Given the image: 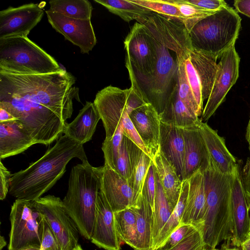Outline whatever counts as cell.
<instances>
[{
	"label": "cell",
	"mask_w": 250,
	"mask_h": 250,
	"mask_svg": "<svg viewBox=\"0 0 250 250\" xmlns=\"http://www.w3.org/2000/svg\"><path fill=\"white\" fill-rule=\"evenodd\" d=\"M12 174L0 162V199L4 200L8 193Z\"/></svg>",
	"instance_id": "7dc6e473"
},
{
	"label": "cell",
	"mask_w": 250,
	"mask_h": 250,
	"mask_svg": "<svg viewBox=\"0 0 250 250\" xmlns=\"http://www.w3.org/2000/svg\"><path fill=\"white\" fill-rule=\"evenodd\" d=\"M157 62L154 72L146 77L129 76L131 86L159 115L164 110L178 84V65L170 50L155 40Z\"/></svg>",
	"instance_id": "52a82bcc"
},
{
	"label": "cell",
	"mask_w": 250,
	"mask_h": 250,
	"mask_svg": "<svg viewBox=\"0 0 250 250\" xmlns=\"http://www.w3.org/2000/svg\"><path fill=\"white\" fill-rule=\"evenodd\" d=\"M205 250H212L211 249H209L208 248H207Z\"/></svg>",
	"instance_id": "680465c9"
},
{
	"label": "cell",
	"mask_w": 250,
	"mask_h": 250,
	"mask_svg": "<svg viewBox=\"0 0 250 250\" xmlns=\"http://www.w3.org/2000/svg\"><path fill=\"white\" fill-rule=\"evenodd\" d=\"M56 236L62 250L78 245L79 231L60 197L48 195L33 201Z\"/></svg>",
	"instance_id": "7c38bea8"
},
{
	"label": "cell",
	"mask_w": 250,
	"mask_h": 250,
	"mask_svg": "<svg viewBox=\"0 0 250 250\" xmlns=\"http://www.w3.org/2000/svg\"><path fill=\"white\" fill-rule=\"evenodd\" d=\"M44 14L40 4L30 3L0 11V39L12 37H27Z\"/></svg>",
	"instance_id": "9a60e30c"
},
{
	"label": "cell",
	"mask_w": 250,
	"mask_h": 250,
	"mask_svg": "<svg viewBox=\"0 0 250 250\" xmlns=\"http://www.w3.org/2000/svg\"><path fill=\"white\" fill-rule=\"evenodd\" d=\"M124 45L129 76L146 77L154 72L157 62L155 39L144 24L138 22L133 24Z\"/></svg>",
	"instance_id": "30bf717a"
},
{
	"label": "cell",
	"mask_w": 250,
	"mask_h": 250,
	"mask_svg": "<svg viewBox=\"0 0 250 250\" xmlns=\"http://www.w3.org/2000/svg\"><path fill=\"white\" fill-rule=\"evenodd\" d=\"M16 120L9 112L0 107V123H4Z\"/></svg>",
	"instance_id": "f907efd6"
},
{
	"label": "cell",
	"mask_w": 250,
	"mask_h": 250,
	"mask_svg": "<svg viewBox=\"0 0 250 250\" xmlns=\"http://www.w3.org/2000/svg\"><path fill=\"white\" fill-rule=\"evenodd\" d=\"M200 123L182 128L185 143L184 181L198 170L203 172L210 164V157L200 132Z\"/></svg>",
	"instance_id": "ffe728a7"
},
{
	"label": "cell",
	"mask_w": 250,
	"mask_h": 250,
	"mask_svg": "<svg viewBox=\"0 0 250 250\" xmlns=\"http://www.w3.org/2000/svg\"><path fill=\"white\" fill-rule=\"evenodd\" d=\"M156 195L155 168L153 163L150 166L144 183L142 195L152 208L154 209Z\"/></svg>",
	"instance_id": "7bdbcfd3"
},
{
	"label": "cell",
	"mask_w": 250,
	"mask_h": 250,
	"mask_svg": "<svg viewBox=\"0 0 250 250\" xmlns=\"http://www.w3.org/2000/svg\"><path fill=\"white\" fill-rule=\"evenodd\" d=\"M71 250H83L81 246L80 245H78L76 247H75L74 248L72 249Z\"/></svg>",
	"instance_id": "6f0895ef"
},
{
	"label": "cell",
	"mask_w": 250,
	"mask_h": 250,
	"mask_svg": "<svg viewBox=\"0 0 250 250\" xmlns=\"http://www.w3.org/2000/svg\"><path fill=\"white\" fill-rule=\"evenodd\" d=\"M40 250H45V249H42V248H41Z\"/></svg>",
	"instance_id": "91938a15"
},
{
	"label": "cell",
	"mask_w": 250,
	"mask_h": 250,
	"mask_svg": "<svg viewBox=\"0 0 250 250\" xmlns=\"http://www.w3.org/2000/svg\"><path fill=\"white\" fill-rule=\"evenodd\" d=\"M8 250L41 247L44 217L34 201L16 199L10 213Z\"/></svg>",
	"instance_id": "9c48e42d"
},
{
	"label": "cell",
	"mask_w": 250,
	"mask_h": 250,
	"mask_svg": "<svg viewBox=\"0 0 250 250\" xmlns=\"http://www.w3.org/2000/svg\"><path fill=\"white\" fill-rule=\"evenodd\" d=\"M206 195V209L201 230L207 248L214 249L223 241H230L232 235L231 192L232 174L224 175L211 160L202 172Z\"/></svg>",
	"instance_id": "3957f363"
},
{
	"label": "cell",
	"mask_w": 250,
	"mask_h": 250,
	"mask_svg": "<svg viewBox=\"0 0 250 250\" xmlns=\"http://www.w3.org/2000/svg\"><path fill=\"white\" fill-rule=\"evenodd\" d=\"M171 0L179 10L183 16L184 18L183 23L189 33L197 22L205 17L216 12L206 10L199 7L185 3L182 0Z\"/></svg>",
	"instance_id": "f35d334b"
},
{
	"label": "cell",
	"mask_w": 250,
	"mask_h": 250,
	"mask_svg": "<svg viewBox=\"0 0 250 250\" xmlns=\"http://www.w3.org/2000/svg\"><path fill=\"white\" fill-rule=\"evenodd\" d=\"M41 247H29L20 250H40Z\"/></svg>",
	"instance_id": "9f6ffc18"
},
{
	"label": "cell",
	"mask_w": 250,
	"mask_h": 250,
	"mask_svg": "<svg viewBox=\"0 0 250 250\" xmlns=\"http://www.w3.org/2000/svg\"><path fill=\"white\" fill-rule=\"evenodd\" d=\"M103 166L94 167L82 162L72 167L68 187L62 200L64 209L84 238H91Z\"/></svg>",
	"instance_id": "277c9868"
},
{
	"label": "cell",
	"mask_w": 250,
	"mask_h": 250,
	"mask_svg": "<svg viewBox=\"0 0 250 250\" xmlns=\"http://www.w3.org/2000/svg\"><path fill=\"white\" fill-rule=\"evenodd\" d=\"M230 245V241L227 240L222 245L220 249L215 248L212 250H242L241 247H231Z\"/></svg>",
	"instance_id": "816d5d0a"
},
{
	"label": "cell",
	"mask_w": 250,
	"mask_h": 250,
	"mask_svg": "<svg viewBox=\"0 0 250 250\" xmlns=\"http://www.w3.org/2000/svg\"><path fill=\"white\" fill-rule=\"evenodd\" d=\"M143 151L124 135L114 170L128 181L133 169Z\"/></svg>",
	"instance_id": "d6a6232c"
},
{
	"label": "cell",
	"mask_w": 250,
	"mask_h": 250,
	"mask_svg": "<svg viewBox=\"0 0 250 250\" xmlns=\"http://www.w3.org/2000/svg\"><path fill=\"white\" fill-rule=\"evenodd\" d=\"M155 181L156 195L153 211V250L162 229L173 210L164 192L156 169Z\"/></svg>",
	"instance_id": "f546056e"
},
{
	"label": "cell",
	"mask_w": 250,
	"mask_h": 250,
	"mask_svg": "<svg viewBox=\"0 0 250 250\" xmlns=\"http://www.w3.org/2000/svg\"><path fill=\"white\" fill-rule=\"evenodd\" d=\"M101 189L114 212L133 207V192L128 181L105 165Z\"/></svg>",
	"instance_id": "44dd1931"
},
{
	"label": "cell",
	"mask_w": 250,
	"mask_h": 250,
	"mask_svg": "<svg viewBox=\"0 0 250 250\" xmlns=\"http://www.w3.org/2000/svg\"><path fill=\"white\" fill-rule=\"evenodd\" d=\"M199 129L211 160L217 169L224 175L232 174L238 165L227 147L224 138L202 121Z\"/></svg>",
	"instance_id": "603a6c76"
},
{
	"label": "cell",
	"mask_w": 250,
	"mask_h": 250,
	"mask_svg": "<svg viewBox=\"0 0 250 250\" xmlns=\"http://www.w3.org/2000/svg\"><path fill=\"white\" fill-rule=\"evenodd\" d=\"M220 59L210 94L201 114L200 120L204 123L213 115L224 101L227 93L239 77L240 60L235 44L225 51Z\"/></svg>",
	"instance_id": "5bb4252c"
},
{
	"label": "cell",
	"mask_w": 250,
	"mask_h": 250,
	"mask_svg": "<svg viewBox=\"0 0 250 250\" xmlns=\"http://www.w3.org/2000/svg\"><path fill=\"white\" fill-rule=\"evenodd\" d=\"M49 4L53 12L74 19L91 20L93 8L88 0H54Z\"/></svg>",
	"instance_id": "4dcf8cb0"
},
{
	"label": "cell",
	"mask_w": 250,
	"mask_h": 250,
	"mask_svg": "<svg viewBox=\"0 0 250 250\" xmlns=\"http://www.w3.org/2000/svg\"><path fill=\"white\" fill-rule=\"evenodd\" d=\"M241 178L243 184L244 188L250 203V159L248 158L245 165Z\"/></svg>",
	"instance_id": "c3c4849f"
},
{
	"label": "cell",
	"mask_w": 250,
	"mask_h": 250,
	"mask_svg": "<svg viewBox=\"0 0 250 250\" xmlns=\"http://www.w3.org/2000/svg\"><path fill=\"white\" fill-rule=\"evenodd\" d=\"M188 180V192L180 224L192 225L201 231L206 209V195L203 173L201 170H198Z\"/></svg>",
	"instance_id": "7402d4cb"
},
{
	"label": "cell",
	"mask_w": 250,
	"mask_h": 250,
	"mask_svg": "<svg viewBox=\"0 0 250 250\" xmlns=\"http://www.w3.org/2000/svg\"><path fill=\"white\" fill-rule=\"evenodd\" d=\"M246 139L249 145V149L250 153V121L249 120L247 128L246 133Z\"/></svg>",
	"instance_id": "db71d44e"
},
{
	"label": "cell",
	"mask_w": 250,
	"mask_h": 250,
	"mask_svg": "<svg viewBox=\"0 0 250 250\" xmlns=\"http://www.w3.org/2000/svg\"><path fill=\"white\" fill-rule=\"evenodd\" d=\"M124 134L121 125L117 128L113 136L110 139H105L102 149L104 152V164L114 169L121 147Z\"/></svg>",
	"instance_id": "ab89813d"
},
{
	"label": "cell",
	"mask_w": 250,
	"mask_h": 250,
	"mask_svg": "<svg viewBox=\"0 0 250 250\" xmlns=\"http://www.w3.org/2000/svg\"><path fill=\"white\" fill-rule=\"evenodd\" d=\"M137 22L144 24L157 42L173 52L178 62L185 61L193 49L189 32L180 20L152 12Z\"/></svg>",
	"instance_id": "8fae6325"
},
{
	"label": "cell",
	"mask_w": 250,
	"mask_h": 250,
	"mask_svg": "<svg viewBox=\"0 0 250 250\" xmlns=\"http://www.w3.org/2000/svg\"><path fill=\"white\" fill-rule=\"evenodd\" d=\"M249 120L250 121V120Z\"/></svg>",
	"instance_id": "94428289"
},
{
	"label": "cell",
	"mask_w": 250,
	"mask_h": 250,
	"mask_svg": "<svg viewBox=\"0 0 250 250\" xmlns=\"http://www.w3.org/2000/svg\"><path fill=\"white\" fill-rule=\"evenodd\" d=\"M74 158L87 161L83 145L65 135L60 136L39 159L12 174L9 193L16 199L30 201L41 198L62 177Z\"/></svg>",
	"instance_id": "7a4b0ae2"
},
{
	"label": "cell",
	"mask_w": 250,
	"mask_h": 250,
	"mask_svg": "<svg viewBox=\"0 0 250 250\" xmlns=\"http://www.w3.org/2000/svg\"><path fill=\"white\" fill-rule=\"evenodd\" d=\"M129 117L153 160L160 149L161 121L158 113L150 104L133 110Z\"/></svg>",
	"instance_id": "d6986e66"
},
{
	"label": "cell",
	"mask_w": 250,
	"mask_h": 250,
	"mask_svg": "<svg viewBox=\"0 0 250 250\" xmlns=\"http://www.w3.org/2000/svg\"><path fill=\"white\" fill-rule=\"evenodd\" d=\"M152 163L153 160L151 157L143 152L133 169L128 181L133 192L134 206L133 207L136 206L141 200L146 177Z\"/></svg>",
	"instance_id": "d590c367"
},
{
	"label": "cell",
	"mask_w": 250,
	"mask_h": 250,
	"mask_svg": "<svg viewBox=\"0 0 250 250\" xmlns=\"http://www.w3.org/2000/svg\"><path fill=\"white\" fill-rule=\"evenodd\" d=\"M131 2L164 17L178 19L184 18L171 0H129Z\"/></svg>",
	"instance_id": "74e56055"
},
{
	"label": "cell",
	"mask_w": 250,
	"mask_h": 250,
	"mask_svg": "<svg viewBox=\"0 0 250 250\" xmlns=\"http://www.w3.org/2000/svg\"><path fill=\"white\" fill-rule=\"evenodd\" d=\"M62 70L53 57L28 37L0 39V70L18 74H43Z\"/></svg>",
	"instance_id": "8992f818"
},
{
	"label": "cell",
	"mask_w": 250,
	"mask_h": 250,
	"mask_svg": "<svg viewBox=\"0 0 250 250\" xmlns=\"http://www.w3.org/2000/svg\"><path fill=\"white\" fill-rule=\"evenodd\" d=\"M75 78L66 70L43 74L0 70V107L34 113L65 123L73 111V100L80 102Z\"/></svg>",
	"instance_id": "6da1fadb"
},
{
	"label": "cell",
	"mask_w": 250,
	"mask_h": 250,
	"mask_svg": "<svg viewBox=\"0 0 250 250\" xmlns=\"http://www.w3.org/2000/svg\"><path fill=\"white\" fill-rule=\"evenodd\" d=\"M160 151L175 169L183 182L185 167V143L182 128L161 122Z\"/></svg>",
	"instance_id": "cb8c5ba5"
},
{
	"label": "cell",
	"mask_w": 250,
	"mask_h": 250,
	"mask_svg": "<svg viewBox=\"0 0 250 250\" xmlns=\"http://www.w3.org/2000/svg\"><path fill=\"white\" fill-rule=\"evenodd\" d=\"M121 125L124 135L149 155L146 147L131 121L129 114H126L123 117Z\"/></svg>",
	"instance_id": "ee69618b"
},
{
	"label": "cell",
	"mask_w": 250,
	"mask_h": 250,
	"mask_svg": "<svg viewBox=\"0 0 250 250\" xmlns=\"http://www.w3.org/2000/svg\"><path fill=\"white\" fill-rule=\"evenodd\" d=\"M152 160L164 192L174 209L179 199L182 181L160 150Z\"/></svg>",
	"instance_id": "83f0119b"
},
{
	"label": "cell",
	"mask_w": 250,
	"mask_h": 250,
	"mask_svg": "<svg viewBox=\"0 0 250 250\" xmlns=\"http://www.w3.org/2000/svg\"><path fill=\"white\" fill-rule=\"evenodd\" d=\"M196 229L190 224H180L171 232L164 245L159 250H168L179 243Z\"/></svg>",
	"instance_id": "b9f144b4"
},
{
	"label": "cell",
	"mask_w": 250,
	"mask_h": 250,
	"mask_svg": "<svg viewBox=\"0 0 250 250\" xmlns=\"http://www.w3.org/2000/svg\"><path fill=\"white\" fill-rule=\"evenodd\" d=\"M207 248L201 231L196 229L168 250H205Z\"/></svg>",
	"instance_id": "60d3db41"
},
{
	"label": "cell",
	"mask_w": 250,
	"mask_h": 250,
	"mask_svg": "<svg viewBox=\"0 0 250 250\" xmlns=\"http://www.w3.org/2000/svg\"><path fill=\"white\" fill-rule=\"evenodd\" d=\"M48 22L65 40L78 46L83 54H88L95 46L97 39L91 20H82L68 18L45 11Z\"/></svg>",
	"instance_id": "2e32d148"
},
{
	"label": "cell",
	"mask_w": 250,
	"mask_h": 250,
	"mask_svg": "<svg viewBox=\"0 0 250 250\" xmlns=\"http://www.w3.org/2000/svg\"><path fill=\"white\" fill-rule=\"evenodd\" d=\"M35 142L18 120L0 123V160L21 153Z\"/></svg>",
	"instance_id": "d4e9b609"
},
{
	"label": "cell",
	"mask_w": 250,
	"mask_h": 250,
	"mask_svg": "<svg viewBox=\"0 0 250 250\" xmlns=\"http://www.w3.org/2000/svg\"><path fill=\"white\" fill-rule=\"evenodd\" d=\"M188 189V180L183 181L178 201L168 221L162 229L154 250H159L167 240L171 232L180 224L186 207Z\"/></svg>",
	"instance_id": "e575fe53"
},
{
	"label": "cell",
	"mask_w": 250,
	"mask_h": 250,
	"mask_svg": "<svg viewBox=\"0 0 250 250\" xmlns=\"http://www.w3.org/2000/svg\"><path fill=\"white\" fill-rule=\"evenodd\" d=\"M91 242L105 250H121V241L116 229L114 212L101 187L98 194Z\"/></svg>",
	"instance_id": "ac0fdd59"
},
{
	"label": "cell",
	"mask_w": 250,
	"mask_h": 250,
	"mask_svg": "<svg viewBox=\"0 0 250 250\" xmlns=\"http://www.w3.org/2000/svg\"><path fill=\"white\" fill-rule=\"evenodd\" d=\"M6 245V242L5 240L4 237L2 236H0V250H2V248L4 247Z\"/></svg>",
	"instance_id": "11a10c76"
},
{
	"label": "cell",
	"mask_w": 250,
	"mask_h": 250,
	"mask_svg": "<svg viewBox=\"0 0 250 250\" xmlns=\"http://www.w3.org/2000/svg\"><path fill=\"white\" fill-rule=\"evenodd\" d=\"M100 119L94 103L86 102L73 121L64 123L63 133L70 139L83 145L91 140Z\"/></svg>",
	"instance_id": "484cf974"
},
{
	"label": "cell",
	"mask_w": 250,
	"mask_h": 250,
	"mask_svg": "<svg viewBox=\"0 0 250 250\" xmlns=\"http://www.w3.org/2000/svg\"><path fill=\"white\" fill-rule=\"evenodd\" d=\"M240 247L242 250H250V232L243 241Z\"/></svg>",
	"instance_id": "f5cc1de1"
},
{
	"label": "cell",
	"mask_w": 250,
	"mask_h": 250,
	"mask_svg": "<svg viewBox=\"0 0 250 250\" xmlns=\"http://www.w3.org/2000/svg\"><path fill=\"white\" fill-rule=\"evenodd\" d=\"M183 2L203 9L217 11L228 6L223 0H182Z\"/></svg>",
	"instance_id": "bcb514c9"
},
{
	"label": "cell",
	"mask_w": 250,
	"mask_h": 250,
	"mask_svg": "<svg viewBox=\"0 0 250 250\" xmlns=\"http://www.w3.org/2000/svg\"><path fill=\"white\" fill-rule=\"evenodd\" d=\"M241 18L228 5L197 22L189 33L193 49L217 60L235 44L241 28Z\"/></svg>",
	"instance_id": "5b68a950"
},
{
	"label": "cell",
	"mask_w": 250,
	"mask_h": 250,
	"mask_svg": "<svg viewBox=\"0 0 250 250\" xmlns=\"http://www.w3.org/2000/svg\"><path fill=\"white\" fill-rule=\"evenodd\" d=\"M41 248L46 250H62L56 236L45 218Z\"/></svg>",
	"instance_id": "f6af8a7d"
},
{
	"label": "cell",
	"mask_w": 250,
	"mask_h": 250,
	"mask_svg": "<svg viewBox=\"0 0 250 250\" xmlns=\"http://www.w3.org/2000/svg\"><path fill=\"white\" fill-rule=\"evenodd\" d=\"M116 231L121 242L130 246L134 250L137 246L136 218L132 208L114 212Z\"/></svg>",
	"instance_id": "1f68e13d"
},
{
	"label": "cell",
	"mask_w": 250,
	"mask_h": 250,
	"mask_svg": "<svg viewBox=\"0 0 250 250\" xmlns=\"http://www.w3.org/2000/svg\"><path fill=\"white\" fill-rule=\"evenodd\" d=\"M217 60L193 49L185 61L186 77L200 109L208 98L214 83L218 66Z\"/></svg>",
	"instance_id": "4fadbf2b"
},
{
	"label": "cell",
	"mask_w": 250,
	"mask_h": 250,
	"mask_svg": "<svg viewBox=\"0 0 250 250\" xmlns=\"http://www.w3.org/2000/svg\"><path fill=\"white\" fill-rule=\"evenodd\" d=\"M231 208L233 228L231 245L239 247L250 232V203L244 188L239 165L232 174Z\"/></svg>",
	"instance_id": "e0dca14e"
},
{
	"label": "cell",
	"mask_w": 250,
	"mask_h": 250,
	"mask_svg": "<svg viewBox=\"0 0 250 250\" xmlns=\"http://www.w3.org/2000/svg\"><path fill=\"white\" fill-rule=\"evenodd\" d=\"M234 6L237 11L250 17V0H236Z\"/></svg>",
	"instance_id": "681fc988"
},
{
	"label": "cell",
	"mask_w": 250,
	"mask_h": 250,
	"mask_svg": "<svg viewBox=\"0 0 250 250\" xmlns=\"http://www.w3.org/2000/svg\"><path fill=\"white\" fill-rule=\"evenodd\" d=\"M110 12L120 17L127 22L146 17L151 11L131 2L129 0H94Z\"/></svg>",
	"instance_id": "836d02e7"
},
{
	"label": "cell",
	"mask_w": 250,
	"mask_h": 250,
	"mask_svg": "<svg viewBox=\"0 0 250 250\" xmlns=\"http://www.w3.org/2000/svg\"><path fill=\"white\" fill-rule=\"evenodd\" d=\"M133 209L136 218L137 246L135 250H153V212L142 195L141 201Z\"/></svg>",
	"instance_id": "f1b7e54d"
},
{
	"label": "cell",
	"mask_w": 250,
	"mask_h": 250,
	"mask_svg": "<svg viewBox=\"0 0 250 250\" xmlns=\"http://www.w3.org/2000/svg\"><path fill=\"white\" fill-rule=\"evenodd\" d=\"M159 117L161 123L181 128L199 125L201 121L179 98L178 84Z\"/></svg>",
	"instance_id": "4316f807"
},
{
	"label": "cell",
	"mask_w": 250,
	"mask_h": 250,
	"mask_svg": "<svg viewBox=\"0 0 250 250\" xmlns=\"http://www.w3.org/2000/svg\"><path fill=\"white\" fill-rule=\"evenodd\" d=\"M185 61L178 62L177 60L178 65V94L179 98L188 108L199 117L202 114V111L198 105L188 82L185 69Z\"/></svg>",
	"instance_id": "8d00e7d4"
},
{
	"label": "cell",
	"mask_w": 250,
	"mask_h": 250,
	"mask_svg": "<svg viewBox=\"0 0 250 250\" xmlns=\"http://www.w3.org/2000/svg\"><path fill=\"white\" fill-rule=\"evenodd\" d=\"M93 103L103 122L106 139L113 136L126 114L146 104L132 86L122 89L111 85L98 92Z\"/></svg>",
	"instance_id": "ba28073f"
}]
</instances>
